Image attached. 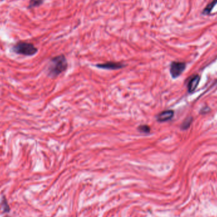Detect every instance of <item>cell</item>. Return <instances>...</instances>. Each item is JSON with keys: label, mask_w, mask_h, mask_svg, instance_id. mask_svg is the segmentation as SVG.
<instances>
[{"label": "cell", "mask_w": 217, "mask_h": 217, "mask_svg": "<svg viewBox=\"0 0 217 217\" xmlns=\"http://www.w3.org/2000/svg\"><path fill=\"white\" fill-rule=\"evenodd\" d=\"M68 63L64 55H60L53 57L48 67V76L51 78H55L67 70Z\"/></svg>", "instance_id": "1"}, {"label": "cell", "mask_w": 217, "mask_h": 217, "mask_svg": "<svg viewBox=\"0 0 217 217\" xmlns=\"http://www.w3.org/2000/svg\"><path fill=\"white\" fill-rule=\"evenodd\" d=\"M12 51L19 55L33 56L38 52V50L32 43L20 41L15 44L12 47Z\"/></svg>", "instance_id": "2"}, {"label": "cell", "mask_w": 217, "mask_h": 217, "mask_svg": "<svg viewBox=\"0 0 217 217\" xmlns=\"http://www.w3.org/2000/svg\"><path fill=\"white\" fill-rule=\"evenodd\" d=\"M186 68V64L182 62H172L170 64L169 72L170 74L173 79L179 77Z\"/></svg>", "instance_id": "3"}, {"label": "cell", "mask_w": 217, "mask_h": 217, "mask_svg": "<svg viewBox=\"0 0 217 217\" xmlns=\"http://www.w3.org/2000/svg\"><path fill=\"white\" fill-rule=\"evenodd\" d=\"M95 66L98 69H106V70H118L124 68L126 65L118 62H107L105 63L98 64H96Z\"/></svg>", "instance_id": "4"}, {"label": "cell", "mask_w": 217, "mask_h": 217, "mask_svg": "<svg viewBox=\"0 0 217 217\" xmlns=\"http://www.w3.org/2000/svg\"><path fill=\"white\" fill-rule=\"evenodd\" d=\"M174 116V111L173 110H165L159 112L156 116V120L158 122L163 123L171 120Z\"/></svg>", "instance_id": "5"}, {"label": "cell", "mask_w": 217, "mask_h": 217, "mask_svg": "<svg viewBox=\"0 0 217 217\" xmlns=\"http://www.w3.org/2000/svg\"><path fill=\"white\" fill-rule=\"evenodd\" d=\"M200 81V76L198 74L193 76L189 81L187 85V88L189 93H192L196 90Z\"/></svg>", "instance_id": "6"}, {"label": "cell", "mask_w": 217, "mask_h": 217, "mask_svg": "<svg viewBox=\"0 0 217 217\" xmlns=\"http://www.w3.org/2000/svg\"><path fill=\"white\" fill-rule=\"evenodd\" d=\"M216 4H217V0H213V2L209 3L204 9V10L202 11V14L205 15H210L211 12V11L213 10V8L215 6Z\"/></svg>", "instance_id": "7"}, {"label": "cell", "mask_w": 217, "mask_h": 217, "mask_svg": "<svg viewBox=\"0 0 217 217\" xmlns=\"http://www.w3.org/2000/svg\"><path fill=\"white\" fill-rule=\"evenodd\" d=\"M192 121H193V118L192 117L187 118L182 123L181 127H180L181 129L183 130H187L190 127V126L191 125Z\"/></svg>", "instance_id": "8"}, {"label": "cell", "mask_w": 217, "mask_h": 217, "mask_svg": "<svg viewBox=\"0 0 217 217\" xmlns=\"http://www.w3.org/2000/svg\"><path fill=\"white\" fill-rule=\"evenodd\" d=\"M137 130L142 133L149 134L151 133V129L148 125L147 124H141L137 127Z\"/></svg>", "instance_id": "9"}, {"label": "cell", "mask_w": 217, "mask_h": 217, "mask_svg": "<svg viewBox=\"0 0 217 217\" xmlns=\"http://www.w3.org/2000/svg\"><path fill=\"white\" fill-rule=\"evenodd\" d=\"M1 206H2V208L3 210V213H8L10 211V207H9V205L8 204V202H7L5 197L2 198V200H1Z\"/></svg>", "instance_id": "10"}, {"label": "cell", "mask_w": 217, "mask_h": 217, "mask_svg": "<svg viewBox=\"0 0 217 217\" xmlns=\"http://www.w3.org/2000/svg\"><path fill=\"white\" fill-rule=\"evenodd\" d=\"M44 0H30L29 8H33L35 7H38L43 4Z\"/></svg>", "instance_id": "11"}, {"label": "cell", "mask_w": 217, "mask_h": 217, "mask_svg": "<svg viewBox=\"0 0 217 217\" xmlns=\"http://www.w3.org/2000/svg\"><path fill=\"white\" fill-rule=\"evenodd\" d=\"M210 108L208 107H203L201 111H200L201 113H202V114H206V113H207L210 111Z\"/></svg>", "instance_id": "12"}]
</instances>
